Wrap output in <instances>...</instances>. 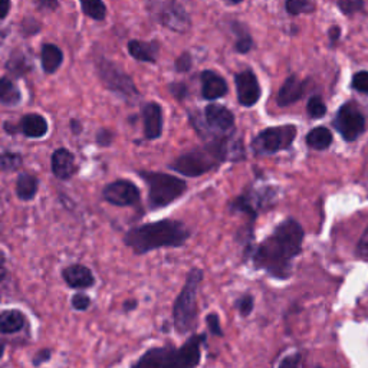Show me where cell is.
<instances>
[{"label":"cell","instance_id":"1","mask_svg":"<svg viewBox=\"0 0 368 368\" xmlns=\"http://www.w3.org/2000/svg\"><path fill=\"white\" fill-rule=\"evenodd\" d=\"M190 234V229L183 222L163 219L129 229L124 236V243L136 255H146L160 248H180Z\"/></svg>","mask_w":368,"mask_h":368},{"label":"cell","instance_id":"2","mask_svg":"<svg viewBox=\"0 0 368 368\" xmlns=\"http://www.w3.org/2000/svg\"><path fill=\"white\" fill-rule=\"evenodd\" d=\"M206 335H193L181 347H154L146 351L131 368H196L201 358Z\"/></svg>","mask_w":368,"mask_h":368},{"label":"cell","instance_id":"3","mask_svg":"<svg viewBox=\"0 0 368 368\" xmlns=\"http://www.w3.org/2000/svg\"><path fill=\"white\" fill-rule=\"evenodd\" d=\"M203 281V271L193 268L173 306L174 328L180 335L194 330L197 320V292Z\"/></svg>","mask_w":368,"mask_h":368},{"label":"cell","instance_id":"4","mask_svg":"<svg viewBox=\"0 0 368 368\" xmlns=\"http://www.w3.org/2000/svg\"><path fill=\"white\" fill-rule=\"evenodd\" d=\"M139 176L148 186V206L151 210L163 208L187 190V183L167 173L160 171H139Z\"/></svg>","mask_w":368,"mask_h":368},{"label":"cell","instance_id":"5","mask_svg":"<svg viewBox=\"0 0 368 368\" xmlns=\"http://www.w3.org/2000/svg\"><path fill=\"white\" fill-rule=\"evenodd\" d=\"M94 61L101 83L110 91L121 95L128 101H133L140 97V91L137 90L133 78L125 73L120 66H117L107 58H104L102 55H97Z\"/></svg>","mask_w":368,"mask_h":368},{"label":"cell","instance_id":"6","mask_svg":"<svg viewBox=\"0 0 368 368\" xmlns=\"http://www.w3.org/2000/svg\"><path fill=\"white\" fill-rule=\"evenodd\" d=\"M146 9L155 23L164 26L169 31L176 34H186L190 31L192 19L187 10L174 0H167V2L153 0V2H147Z\"/></svg>","mask_w":368,"mask_h":368},{"label":"cell","instance_id":"7","mask_svg":"<svg viewBox=\"0 0 368 368\" xmlns=\"http://www.w3.org/2000/svg\"><path fill=\"white\" fill-rule=\"evenodd\" d=\"M255 264L257 268H264L269 274L278 278H286L289 275V264L291 259L286 256L283 249L272 238L265 241L255 253Z\"/></svg>","mask_w":368,"mask_h":368},{"label":"cell","instance_id":"8","mask_svg":"<svg viewBox=\"0 0 368 368\" xmlns=\"http://www.w3.org/2000/svg\"><path fill=\"white\" fill-rule=\"evenodd\" d=\"M297 137V128L294 125H282L268 128L252 141V148L256 154H274L288 148Z\"/></svg>","mask_w":368,"mask_h":368},{"label":"cell","instance_id":"9","mask_svg":"<svg viewBox=\"0 0 368 368\" xmlns=\"http://www.w3.org/2000/svg\"><path fill=\"white\" fill-rule=\"evenodd\" d=\"M272 238L283 249L286 256L292 260L302 249L304 230L295 220L288 219L276 227Z\"/></svg>","mask_w":368,"mask_h":368},{"label":"cell","instance_id":"10","mask_svg":"<svg viewBox=\"0 0 368 368\" xmlns=\"http://www.w3.org/2000/svg\"><path fill=\"white\" fill-rule=\"evenodd\" d=\"M334 125L338 133L347 141H354L362 134L365 128V120L354 105L347 104L338 111Z\"/></svg>","mask_w":368,"mask_h":368},{"label":"cell","instance_id":"11","mask_svg":"<svg viewBox=\"0 0 368 368\" xmlns=\"http://www.w3.org/2000/svg\"><path fill=\"white\" fill-rule=\"evenodd\" d=\"M104 200L114 206H134L140 201V190L133 181L115 180L104 187Z\"/></svg>","mask_w":368,"mask_h":368},{"label":"cell","instance_id":"12","mask_svg":"<svg viewBox=\"0 0 368 368\" xmlns=\"http://www.w3.org/2000/svg\"><path fill=\"white\" fill-rule=\"evenodd\" d=\"M234 83L239 104L243 107H253L260 98V87L256 75L249 69L243 71L234 76Z\"/></svg>","mask_w":368,"mask_h":368},{"label":"cell","instance_id":"13","mask_svg":"<svg viewBox=\"0 0 368 368\" xmlns=\"http://www.w3.org/2000/svg\"><path fill=\"white\" fill-rule=\"evenodd\" d=\"M144 136L147 140H157L163 134V110L159 102H147L143 105Z\"/></svg>","mask_w":368,"mask_h":368},{"label":"cell","instance_id":"14","mask_svg":"<svg viewBox=\"0 0 368 368\" xmlns=\"http://www.w3.org/2000/svg\"><path fill=\"white\" fill-rule=\"evenodd\" d=\"M204 122L210 129L229 131L234 125V117L223 105L210 104L204 111Z\"/></svg>","mask_w":368,"mask_h":368},{"label":"cell","instance_id":"15","mask_svg":"<svg viewBox=\"0 0 368 368\" xmlns=\"http://www.w3.org/2000/svg\"><path fill=\"white\" fill-rule=\"evenodd\" d=\"M52 173L59 180H69L76 173L75 155L68 148H58L52 154L50 159Z\"/></svg>","mask_w":368,"mask_h":368},{"label":"cell","instance_id":"16","mask_svg":"<svg viewBox=\"0 0 368 368\" xmlns=\"http://www.w3.org/2000/svg\"><path fill=\"white\" fill-rule=\"evenodd\" d=\"M201 78V95L207 101L222 98L227 94V84L220 75L213 71H204Z\"/></svg>","mask_w":368,"mask_h":368},{"label":"cell","instance_id":"17","mask_svg":"<svg viewBox=\"0 0 368 368\" xmlns=\"http://www.w3.org/2000/svg\"><path fill=\"white\" fill-rule=\"evenodd\" d=\"M62 278L66 285L73 289H87L95 283V278L91 269L80 264L66 267L62 271Z\"/></svg>","mask_w":368,"mask_h":368},{"label":"cell","instance_id":"18","mask_svg":"<svg viewBox=\"0 0 368 368\" xmlns=\"http://www.w3.org/2000/svg\"><path fill=\"white\" fill-rule=\"evenodd\" d=\"M128 54L133 57L134 59L140 62H148L154 64L157 62V58H159V52H160V43L157 41H129L127 45Z\"/></svg>","mask_w":368,"mask_h":368},{"label":"cell","instance_id":"19","mask_svg":"<svg viewBox=\"0 0 368 368\" xmlns=\"http://www.w3.org/2000/svg\"><path fill=\"white\" fill-rule=\"evenodd\" d=\"M49 125L43 115L41 114H26L19 122V133L29 139H42L48 134Z\"/></svg>","mask_w":368,"mask_h":368},{"label":"cell","instance_id":"20","mask_svg":"<svg viewBox=\"0 0 368 368\" xmlns=\"http://www.w3.org/2000/svg\"><path fill=\"white\" fill-rule=\"evenodd\" d=\"M302 92H304L302 83L298 80L295 75H292V76L288 78L285 84L282 85V88L279 90L276 101L281 107H286V105H291V104L297 102L302 97Z\"/></svg>","mask_w":368,"mask_h":368},{"label":"cell","instance_id":"21","mask_svg":"<svg viewBox=\"0 0 368 368\" xmlns=\"http://www.w3.org/2000/svg\"><path fill=\"white\" fill-rule=\"evenodd\" d=\"M42 68L46 73H54L64 62V52L54 43H45L42 46Z\"/></svg>","mask_w":368,"mask_h":368},{"label":"cell","instance_id":"22","mask_svg":"<svg viewBox=\"0 0 368 368\" xmlns=\"http://www.w3.org/2000/svg\"><path fill=\"white\" fill-rule=\"evenodd\" d=\"M26 324V318L19 309H6L0 312V332L2 334H16Z\"/></svg>","mask_w":368,"mask_h":368},{"label":"cell","instance_id":"23","mask_svg":"<svg viewBox=\"0 0 368 368\" xmlns=\"http://www.w3.org/2000/svg\"><path fill=\"white\" fill-rule=\"evenodd\" d=\"M39 189V180L29 174V173H20L16 180V196L23 201L32 200Z\"/></svg>","mask_w":368,"mask_h":368},{"label":"cell","instance_id":"24","mask_svg":"<svg viewBox=\"0 0 368 368\" xmlns=\"http://www.w3.org/2000/svg\"><path fill=\"white\" fill-rule=\"evenodd\" d=\"M22 101V92L8 76L0 78V104L17 105Z\"/></svg>","mask_w":368,"mask_h":368},{"label":"cell","instance_id":"25","mask_svg":"<svg viewBox=\"0 0 368 368\" xmlns=\"http://www.w3.org/2000/svg\"><path fill=\"white\" fill-rule=\"evenodd\" d=\"M332 143V133L325 127H318L312 129L306 136V144L315 150H325Z\"/></svg>","mask_w":368,"mask_h":368},{"label":"cell","instance_id":"26","mask_svg":"<svg viewBox=\"0 0 368 368\" xmlns=\"http://www.w3.org/2000/svg\"><path fill=\"white\" fill-rule=\"evenodd\" d=\"M6 69L15 76H23L32 71V64L22 52H15L6 64Z\"/></svg>","mask_w":368,"mask_h":368},{"label":"cell","instance_id":"27","mask_svg":"<svg viewBox=\"0 0 368 368\" xmlns=\"http://www.w3.org/2000/svg\"><path fill=\"white\" fill-rule=\"evenodd\" d=\"M81 9L85 16L94 20H104L107 17V6L101 0H83Z\"/></svg>","mask_w":368,"mask_h":368},{"label":"cell","instance_id":"28","mask_svg":"<svg viewBox=\"0 0 368 368\" xmlns=\"http://www.w3.org/2000/svg\"><path fill=\"white\" fill-rule=\"evenodd\" d=\"M22 166V155L12 151H5L0 154V170L10 173L16 171Z\"/></svg>","mask_w":368,"mask_h":368},{"label":"cell","instance_id":"29","mask_svg":"<svg viewBox=\"0 0 368 368\" xmlns=\"http://www.w3.org/2000/svg\"><path fill=\"white\" fill-rule=\"evenodd\" d=\"M308 114L312 117V118H321L327 114V107L325 104L323 102V99L320 97H313L309 99L308 102Z\"/></svg>","mask_w":368,"mask_h":368},{"label":"cell","instance_id":"30","mask_svg":"<svg viewBox=\"0 0 368 368\" xmlns=\"http://www.w3.org/2000/svg\"><path fill=\"white\" fill-rule=\"evenodd\" d=\"M286 10L292 15H298V13H308L313 10V5L309 2H305V0H289L285 5Z\"/></svg>","mask_w":368,"mask_h":368},{"label":"cell","instance_id":"31","mask_svg":"<svg viewBox=\"0 0 368 368\" xmlns=\"http://www.w3.org/2000/svg\"><path fill=\"white\" fill-rule=\"evenodd\" d=\"M192 65H193V59L189 52H183V54L177 57V59L174 61V68L177 72H187L192 69Z\"/></svg>","mask_w":368,"mask_h":368},{"label":"cell","instance_id":"32","mask_svg":"<svg viewBox=\"0 0 368 368\" xmlns=\"http://www.w3.org/2000/svg\"><path fill=\"white\" fill-rule=\"evenodd\" d=\"M362 6L364 3L361 2V0H341V2H338V8L344 15H351L360 10Z\"/></svg>","mask_w":368,"mask_h":368},{"label":"cell","instance_id":"33","mask_svg":"<svg viewBox=\"0 0 368 368\" xmlns=\"http://www.w3.org/2000/svg\"><path fill=\"white\" fill-rule=\"evenodd\" d=\"M41 31V23L34 19V17H29V19H24L22 22V32L24 36H32L35 34H38Z\"/></svg>","mask_w":368,"mask_h":368},{"label":"cell","instance_id":"34","mask_svg":"<svg viewBox=\"0 0 368 368\" xmlns=\"http://www.w3.org/2000/svg\"><path fill=\"white\" fill-rule=\"evenodd\" d=\"M71 304L76 311H87L91 306V298L85 294H75L71 299Z\"/></svg>","mask_w":368,"mask_h":368},{"label":"cell","instance_id":"35","mask_svg":"<svg viewBox=\"0 0 368 368\" xmlns=\"http://www.w3.org/2000/svg\"><path fill=\"white\" fill-rule=\"evenodd\" d=\"M353 87L360 92L368 94V72H358L353 80Z\"/></svg>","mask_w":368,"mask_h":368},{"label":"cell","instance_id":"36","mask_svg":"<svg viewBox=\"0 0 368 368\" xmlns=\"http://www.w3.org/2000/svg\"><path fill=\"white\" fill-rule=\"evenodd\" d=\"M169 91L171 92V95L178 99V101H183L184 98H186L189 95V90H187V85L183 84V83H173L169 85Z\"/></svg>","mask_w":368,"mask_h":368},{"label":"cell","instance_id":"37","mask_svg":"<svg viewBox=\"0 0 368 368\" xmlns=\"http://www.w3.org/2000/svg\"><path fill=\"white\" fill-rule=\"evenodd\" d=\"M206 324H207L210 332H212L213 335H218V337L223 335V331H222V327H220V321H219V317H218L216 313H208L207 318H206Z\"/></svg>","mask_w":368,"mask_h":368},{"label":"cell","instance_id":"38","mask_svg":"<svg viewBox=\"0 0 368 368\" xmlns=\"http://www.w3.org/2000/svg\"><path fill=\"white\" fill-rule=\"evenodd\" d=\"M236 306H238L239 312L242 317H248V315L252 312L253 309V298L250 295H245L242 297L238 302H236Z\"/></svg>","mask_w":368,"mask_h":368},{"label":"cell","instance_id":"39","mask_svg":"<svg viewBox=\"0 0 368 368\" xmlns=\"http://www.w3.org/2000/svg\"><path fill=\"white\" fill-rule=\"evenodd\" d=\"M113 133L107 128H101L98 133H97V143L101 147H108L113 144Z\"/></svg>","mask_w":368,"mask_h":368},{"label":"cell","instance_id":"40","mask_svg":"<svg viewBox=\"0 0 368 368\" xmlns=\"http://www.w3.org/2000/svg\"><path fill=\"white\" fill-rule=\"evenodd\" d=\"M252 38L249 35H241L239 41L236 42V50L239 52V54H246V52H249L252 49Z\"/></svg>","mask_w":368,"mask_h":368},{"label":"cell","instance_id":"41","mask_svg":"<svg viewBox=\"0 0 368 368\" xmlns=\"http://www.w3.org/2000/svg\"><path fill=\"white\" fill-rule=\"evenodd\" d=\"M357 255L361 259H368V229L364 232L362 238L360 239V243L357 246Z\"/></svg>","mask_w":368,"mask_h":368},{"label":"cell","instance_id":"42","mask_svg":"<svg viewBox=\"0 0 368 368\" xmlns=\"http://www.w3.org/2000/svg\"><path fill=\"white\" fill-rule=\"evenodd\" d=\"M50 357H52V351H50V350H48V348H45V350H39V351L34 355V358H32V364H34L35 367H39V365L45 364L46 361H49Z\"/></svg>","mask_w":368,"mask_h":368},{"label":"cell","instance_id":"43","mask_svg":"<svg viewBox=\"0 0 368 368\" xmlns=\"http://www.w3.org/2000/svg\"><path fill=\"white\" fill-rule=\"evenodd\" d=\"M299 360H301V355H299V354L288 355V357H285V358L282 360L279 368H298Z\"/></svg>","mask_w":368,"mask_h":368},{"label":"cell","instance_id":"44","mask_svg":"<svg viewBox=\"0 0 368 368\" xmlns=\"http://www.w3.org/2000/svg\"><path fill=\"white\" fill-rule=\"evenodd\" d=\"M38 8L41 9H49V10H55L57 8H59V3L57 0H39V2H35Z\"/></svg>","mask_w":368,"mask_h":368},{"label":"cell","instance_id":"45","mask_svg":"<svg viewBox=\"0 0 368 368\" xmlns=\"http://www.w3.org/2000/svg\"><path fill=\"white\" fill-rule=\"evenodd\" d=\"M5 265H6V256H5L3 250H0V282H3L6 275H8Z\"/></svg>","mask_w":368,"mask_h":368},{"label":"cell","instance_id":"46","mask_svg":"<svg viewBox=\"0 0 368 368\" xmlns=\"http://www.w3.org/2000/svg\"><path fill=\"white\" fill-rule=\"evenodd\" d=\"M12 8V3L9 0H0V20L5 19L9 15V10Z\"/></svg>","mask_w":368,"mask_h":368},{"label":"cell","instance_id":"47","mask_svg":"<svg viewBox=\"0 0 368 368\" xmlns=\"http://www.w3.org/2000/svg\"><path fill=\"white\" fill-rule=\"evenodd\" d=\"M139 302L136 299H127L124 304H122V309L125 312H131V311H134L137 308Z\"/></svg>","mask_w":368,"mask_h":368},{"label":"cell","instance_id":"48","mask_svg":"<svg viewBox=\"0 0 368 368\" xmlns=\"http://www.w3.org/2000/svg\"><path fill=\"white\" fill-rule=\"evenodd\" d=\"M71 129H72L73 134H81L83 124L78 120H71Z\"/></svg>","mask_w":368,"mask_h":368},{"label":"cell","instance_id":"49","mask_svg":"<svg viewBox=\"0 0 368 368\" xmlns=\"http://www.w3.org/2000/svg\"><path fill=\"white\" fill-rule=\"evenodd\" d=\"M338 36H339V28L334 26V28H331V31H330V38L334 41V39H338Z\"/></svg>","mask_w":368,"mask_h":368},{"label":"cell","instance_id":"50","mask_svg":"<svg viewBox=\"0 0 368 368\" xmlns=\"http://www.w3.org/2000/svg\"><path fill=\"white\" fill-rule=\"evenodd\" d=\"M3 354H5V346H3V344H0V360H2Z\"/></svg>","mask_w":368,"mask_h":368}]
</instances>
